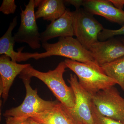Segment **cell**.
<instances>
[{
  "instance_id": "23",
  "label": "cell",
  "mask_w": 124,
  "mask_h": 124,
  "mask_svg": "<svg viewBox=\"0 0 124 124\" xmlns=\"http://www.w3.org/2000/svg\"><path fill=\"white\" fill-rule=\"evenodd\" d=\"M27 120L29 124H40L39 122H37V121L34 120L31 117L28 118L27 119Z\"/></svg>"
},
{
  "instance_id": "22",
  "label": "cell",
  "mask_w": 124,
  "mask_h": 124,
  "mask_svg": "<svg viewBox=\"0 0 124 124\" xmlns=\"http://www.w3.org/2000/svg\"><path fill=\"white\" fill-rule=\"evenodd\" d=\"M113 5L117 8L123 10L124 6V0H110Z\"/></svg>"
},
{
  "instance_id": "13",
  "label": "cell",
  "mask_w": 124,
  "mask_h": 124,
  "mask_svg": "<svg viewBox=\"0 0 124 124\" xmlns=\"http://www.w3.org/2000/svg\"><path fill=\"white\" fill-rule=\"evenodd\" d=\"M31 117L42 124H76L68 108L60 102L51 110Z\"/></svg>"
},
{
  "instance_id": "20",
  "label": "cell",
  "mask_w": 124,
  "mask_h": 124,
  "mask_svg": "<svg viewBox=\"0 0 124 124\" xmlns=\"http://www.w3.org/2000/svg\"><path fill=\"white\" fill-rule=\"evenodd\" d=\"M27 119L12 117H7L6 119V124H29Z\"/></svg>"
},
{
  "instance_id": "19",
  "label": "cell",
  "mask_w": 124,
  "mask_h": 124,
  "mask_svg": "<svg viewBox=\"0 0 124 124\" xmlns=\"http://www.w3.org/2000/svg\"><path fill=\"white\" fill-rule=\"evenodd\" d=\"M17 6L14 0H3L0 7V11L6 15L15 13Z\"/></svg>"
},
{
  "instance_id": "11",
  "label": "cell",
  "mask_w": 124,
  "mask_h": 124,
  "mask_svg": "<svg viewBox=\"0 0 124 124\" xmlns=\"http://www.w3.org/2000/svg\"><path fill=\"white\" fill-rule=\"evenodd\" d=\"M82 6L85 10L93 15L102 16L122 26L124 25V11L115 7L110 0H86Z\"/></svg>"
},
{
  "instance_id": "12",
  "label": "cell",
  "mask_w": 124,
  "mask_h": 124,
  "mask_svg": "<svg viewBox=\"0 0 124 124\" xmlns=\"http://www.w3.org/2000/svg\"><path fill=\"white\" fill-rule=\"evenodd\" d=\"M75 36L72 12L67 9L62 15L53 22L40 33V41L44 43L56 37H66Z\"/></svg>"
},
{
  "instance_id": "8",
  "label": "cell",
  "mask_w": 124,
  "mask_h": 124,
  "mask_svg": "<svg viewBox=\"0 0 124 124\" xmlns=\"http://www.w3.org/2000/svg\"><path fill=\"white\" fill-rule=\"evenodd\" d=\"M68 81L75 97L74 108H68L74 121L79 124H94L92 112L93 95L80 85L76 75L71 74Z\"/></svg>"
},
{
  "instance_id": "10",
  "label": "cell",
  "mask_w": 124,
  "mask_h": 124,
  "mask_svg": "<svg viewBox=\"0 0 124 124\" xmlns=\"http://www.w3.org/2000/svg\"><path fill=\"white\" fill-rule=\"evenodd\" d=\"M30 64H20L13 62L11 59L4 54L0 57V95L4 102L8 98L9 91L14 80Z\"/></svg>"
},
{
  "instance_id": "6",
  "label": "cell",
  "mask_w": 124,
  "mask_h": 124,
  "mask_svg": "<svg viewBox=\"0 0 124 124\" xmlns=\"http://www.w3.org/2000/svg\"><path fill=\"white\" fill-rule=\"evenodd\" d=\"M35 0H30L28 4L25 5V8H22L20 13V25L18 31L13 36L15 42L26 43L33 50L39 48L40 44V33L35 15Z\"/></svg>"
},
{
  "instance_id": "9",
  "label": "cell",
  "mask_w": 124,
  "mask_h": 124,
  "mask_svg": "<svg viewBox=\"0 0 124 124\" xmlns=\"http://www.w3.org/2000/svg\"><path fill=\"white\" fill-rule=\"evenodd\" d=\"M94 62L100 67L110 63L124 56V44L120 41L111 38L98 42L89 49Z\"/></svg>"
},
{
  "instance_id": "24",
  "label": "cell",
  "mask_w": 124,
  "mask_h": 124,
  "mask_svg": "<svg viewBox=\"0 0 124 124\" xmlns=\"http://www.w3.org/2000/svg\"><path fill=\"white\" fill-rule=\"evenodd\" d=\"M122 42H123V44H124V39L122 40Z\"/></svg>"
},
{
  "instance_id": "2",
  "label": "cell",
  "mask_w": 124,
  "mask_h": 124,
  "mask_svg": "<svg viewBox=\"0 0 124 124\" xmlns=\"http://www.w3.org/2000/svg\"><path fill=\"white\" fill-rule=\"evenodd\" d=\"M42 46L45 52L41 53H29V59L38 60L57 55L84 63L95 62L91 52L73 37H59L57 42L53 44L45 42L42 43Z\"/></svg>"
},
{
  "instance_id": "7",
  "label": "cell",
  "mask_w": 124,
  "mask_h": 124,
  "mask_svg": "<svg viewBox=\"0 0 124 124\" xmlns=\"http://www.w3.org/2000/svg\"><path fill=\"white\" fill-rule=\"evenodd\" d=\"M93 101L103 116L124 123V98L111 86L93 95Z\"/></svg>"
},
{
  "instance_id": "3",
  "label": "cell",
  "mask_w": 124,
  "mask_h": 124,
  "mask_svg": "<svg viewBox=\"0 0 124 124\" xmlns=\"http://www.w3.org/2000/svg\"><path fill=\"white\" fill-rule=\"evenodd\" d=\"M64 62L67 68L75 73L80 85L92 95L117 84L105 75L95 62L84 63L69 59Z\"/></svg>"
},
{
  "instance_id": "1",
  "label": "cell",
  "mask_w": 124,
  "mask_h": 124,
  "mask_svg": "<svg viewBox=\"0 0 124 124\" xmlns=\"http://www.w3.org/2000/svg\"><path fill=\"white\" fill-rule=\"evenodd\" d=\"M67 68L64 62L58 64L54 70L42 72L30 66L25 68L20 74L30 78H37L44 82L61 103L69 110L74 108L76 99L73 89L68 86L64 81L63 74Z\"/></svg>"
},
{
  "instance_id": "5",
  "label": "cell",
  "mask_w": 124,
  "mask_h": 124,
  "mask_svg": "<svg viewBox=\"0 0 124 124\" xmlns=\"http://www.w3.org/2000/svg\"><path fill=\"white\" fill-rule=\"evenodd\" d=\"M75 36L88 50L99 41V33L103 29L102 25L84 9L80 8L72 12Z\"/></svg>"
},
{
  "instance_id": "18",
  "label": "cell",
  "mask_w": 124,
  "mask_h": 124,
  "mask_svg": "<svg viewBox=\"0 0 124 124\" xmlns=\"http://www.w3.org/2000/svg\"><path fill=\"white\" fill-rule=\"evenodd\" d=\"M121 35H124V25L120 29L116 30L103 28L99 33L98 39L101 41H104L107 39L112 38L114 36Z\"/></svg>"
},
{
  "instance_id": "17",
  "label": "cell",
  "mask_w": 124,
  "mask_h": 124,
  "mask_svg": "<svg viewBox=\"0 0 124 124\" xmlns=\"http://www.w3.org/2000/svg\"><path fill=\"white\" fill-rule=\"evenodd\" d=\"M92 112L94 124H124V123L103 116L99 113L93 102Z\"/></svg>"
},
{
  "instance_id": "21",
  "label": "cell",
  "mask_w": 124,
  "mask_h": 124,
  "mask_svg": "<svg viewBox=\"0 0 124 124\" xmlns=\"http://www.w3.org/2000/svg\"><path fill=\"white\" fill-rule=\"evenodd\" d=\"M84 0H64V4L72 5L75 7L76 9L80 8V7L83 5Z\"/></svg>"
},
{
  "instance_id": "25",
  "label": "cell",
  "mask_w": 124,
  "mask_h": 124,
  "mask_svg": "<svg viewBox=\"0 0 124 124\" xmlns=\"http://www.w3.org/2000/svg\"><path fill=\"white\" fill-rule=\"evenodd\" d=\"M75 124H76V123H75Z\"/></svg>"
},
{
  "instance_id": "4",
  "label": "cell",
  "mask_w": 124,
  "mask_h": 124,
  "mask_svg": "<svg viewBox=\"0 0 124 124\" xmlns=\"http://www.w3.org/2000/svg\"><path fill=\"white\" fill-rule=\"evenodd\" d=\"M25 85L26 95L20 106L7 110L3 114L5 117H12L27 119L36 113H42L53 108L58 103L57 101H46L39 97L37 90L30 85L31 78L20 74Z\"/></svg>"
},
{
  "instance_id": "14",
  "label": "cell",
  "mask_w": 124,
  "mask_h": 124,
  "mask_svg": "<svg viewBox=\"0 0 124 124\" xmlns=\"http://www.w3.org/2000/svg\"><path fill=\"white\" fill-rule=\"evenodd\" d=\"M35 12L36 19L42 18L44 20L53 22L61 17L67 9L62 0H36Z\"/></svg>"
},
{
  "instance_id": "16",
  "label": "cell",
  "mask_w": 124,
  "mask_h": 124,
  "mask_svg": "<svg viewBox=\"0 0 124 124\" xmlns=\"http://www.w3.org/2000/svg\"><path fill=\"white\" fill-rule=\"evenodd\" d=\"M100 67L103 72L115 81L124 91V56Z\"/></svg>"
},
{
  "instance_id": "15",
  "label": "cell",
  "mask_w": 124,
  "mask_h": 124,
  "mask_svg": "<svg viewBox=\"0 0 124 124\" xmlns=\"http://www.w3.org/2000/svg\"><path fill=\"white\" fill-rule=\"evenodd\" d=\"M17 18L15 17L12 22L9 24L8 28L6 33L0 38V54H4L9 57L13 62H17L28 60V53H22L23 48L16 52L14 50V47L15 41L12 32L17 24Z\"/></svg>"
}]
</instances>
